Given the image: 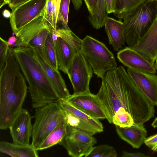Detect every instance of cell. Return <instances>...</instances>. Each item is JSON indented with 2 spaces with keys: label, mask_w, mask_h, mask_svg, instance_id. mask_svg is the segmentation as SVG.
Returning <instances> with one entry per match:
<instances>
[{
  "label": "cell",
  "mask_w": 157,
  "mask_h": 157,
  "mask_svg": "<svg viewBox=\"0 0 157 157\" xmlns=\"http://www.w3.org/2000/svg\"><path fill=\"white\" fill-rule=\"evenodd\" d=\"M96 94L101 101L110 123L115 113L125 111L134 123L144 124L154 117V106L140 89L122 66L107 72Z\"/></svg>",
  "instance_id": "obj_1"
},
{
  "label": "cell",
  "mask_w": 157,
  "mask_h": 157,
  "mask_svg": "<svg viewBox=\"0 0 157 157\" xmlns=\"http://www.w3.org/2000/svg\"><path fill=\"white\" fill-rule=\"evenodd\" d=\"M10 48L0 77V128H9L22 109L28 87L24 76Z\"/></svg>",
  "instance_id": "obj_2"
},
{
  "label": "cell",
  "mask_w": 157,
  "mask_h": 157,
  "mask_svg": "<svg viewBox=\"0 0 157 157\" xmlns=\"http://www.w3.org/2000/svg\"><path fill=\"white\" fill-rule=\"evenodd\" d=\"M14 56L27 81L34 108L59 101L60 99L43 68L36 58L33 48H13Z\"/></svg>",
  "instance_id": "obj_3"
},
{
  "label": "cell",
  "mask_w": 157,
  "mask_h": 157,
  "mask_svg": "<svg viewBox=\"0 0 157 157\" xmlns=\"http://www.w3.org/2000/svg\"><path fill=\"white\" fill-rule=\"evenodd\" d=\"M157 10V1L147 0L123 18L125 42L128 47L136 44L152 23Z\"/></svg>",
  "instance_id": "obj_4"
},
{
  "label": "cell",
  "mask_w": 157,
  "mask_h": 157,
  "mask_svg": "<svg viewBox=\"0 0 157 157\" xmlns=\"http://www.w3.org/2000/svg\"><path fill=\"white\" fill-rule=\"evenodd\" d=\"M34 117L31 145L37 150L49 134L65 119V117L63 110L57 101L36 108Z\"/></svg>",
  "instance_id": "obj_5"
},
{
  "label": "cell",
  "mask_w": 157,
  "mask_h": 157,
  "mask_svg": "<svg viewBox=\"0 0 157 157\" xmlns=\"http://www.w3.org/2000/svg\"><path fill=\"white\" fill-rule=\"evenodd\" d=\"M80 52L98 78L102 79L107 72L117 67L113 53L103 43L91 36L87 35L82 40Z\"/></svg>",
  "instance_id": "obj_6"
},
{
  "label": "cell",
  "mask_w": 157,
  "mask_h": 157,
  "mask_svg": "<svg viewBox=\"0 0 157 157\" xmlns=\"http://www.w3.org/2000/svg\"><path fill=\"white\" fill-rule=\"evenodd\" d=\"M63 109L67 130L76 129L93 136L103 131V127L99 119L75 107L64 99L58 101Z\"/></svg>",
  "instance_id": "obj_7"
},
{
  "label": "cell",
  "mask_w": 157,
  "mask_h": 157,
  "mask_svg": "<svg viewBox=\"0 0 157 157\" xmlns=\"http://www.w3.org/2000/svg\"><path fill=\"white\" fill-rule=\"evenodd\" d=\"M47 0H28L11 9L10 23L15 35L37 17L44 15Z\"/></svg>",
  "instance_id": "obj_8"
},
{
  "label": "cell",
  "mask_w": 157,
  "mask_h": 157,
  "mask_svg": "<svg viewBox=\"0 0 157 157\" xmlns=\"http://www.w3.org/2000/svg\"><path fill=\"white\" fill-rule=\"evenodd\" d=\"M92 68L80 52L74 58L67 73L72 85L74 94L89 93V84L93 76Z\"/></svg>",
  "instance_id": "obj_9"
},
{
  "label": "cell",
  "mask_w": 157,
  "mask_h": 157,
  "mask_svg": "<svg viewBox=\"0 0 157 157\" xmlns=\"http://www.w3.org/2000/svg\"><path fill=\"white\" fill-rule=\"evenodd\" d=\"M97 143L93 136L76 129L67 130V134L59 143L72 157L85 156Z\"/></svg>",
  "instance_id": "obj_10"
},
{
  "label": "cell",
  "mask_w": 157,
  "mask_h": 157,
  "mask_svg": "<svg viewBox=\"0 0 157 157\" xmlns=\"http://www.w3.org/2000/svg\"><path fill=\"white\" fill-rule=\"evenodd\" d=\"M65 100L75 107L91 117L99 120L106 119L102 104L96 94L90 92L73 94Z\"/></svg>",
  "instance_id": "obj_11"
},
{
  "label": "cell",
  "mask_w": 157,
  "mask_h": 157,
  "mask_svg": "<svg viewBox=\"0 0 157 157\" xmlns=\"http://www.w3.org/2000/svg\"><path fill=\"white\" fill-rule=\"evenodd\" d=\"M130 48L154 64L157 58V10L147 30L137 43Z\"/></svg>",
  "instance_id": "obj_12"
},
{
  "label": "cell",
  "mask_w": 157,
  "mask_h": 157,
  "mask_svg": "<svg viewBox=\"0 0 157 157\" xmlns=\"http://www.w3.org/2000/svg\"><path fill=\"white\" fill-rule=\"evenodd\" d=\"M32 126L31 117L28 111L22 108L9 128L13 143L22 145L30 144Z\"/></svg>",
  "instance_id": "obj_13"
},
{
  "label": "cell",
  "mask_w": 157,
  "mask_h": 157,
  "mask_svg": "<svg viewBox=\"0 0 157 157\" xmlns=\"http://www.w3.org/2000/svg\"><path fill=\"white\" fill-rule=\"evenodd\" d=\"M127 71L149 101L157 106V75L128 68Z\"/></svg>",
  "instance_id": "obj_14"
},
{
  "label": "cell",
  "mask_w": 157,
  "mask_h": 157,
  "mask_svg": "<svg viewBox=\"0 0 157 157\" xmlns=\"http://www.w3.org/2000/svg\"><path fill=\"white\" fill-rule=\"evenodd\" d=\"M119 61L128 68L146 73L154 74V64L130 47L119 50L117 54Z\"/></svg>",
  "instance_id": "obj_15"
},
{
  "label": "cell",
  "mask_w": 157,
  "mask_h": 157,
  "mask_svg": "<svg viewBox=\"0 0 157 157\" xmlns=\"http://www.w3.org/2000/svg\"><path fill=\"white\" fill-rule=\"evenodd\" d=\"M33 49L36 58L51 83L60 99L65 100L68 98L71 95L59 72L53 69L37 52Z\"/></svg>",
  "instance_id": "obj_16"
},
{
  "label": "cell",
  "mask_w": 157,
  "mask_h": 157,
  "mask_svg": "<svg viewBox=\"0 0 157 157\" xmlns=\"http://www.w3.org/2000/svg\"><path fill=\"white\" fill-rule=\"evenodd\" d=\"M49 26L43 15L37 17L22 28L16 35L17 40L15 47H26L43 29Z\"/></svg>",
  "instance_id": "obj_17"
},
{
  "label": "cell",
  "mask_w": 157,
  "mask_h": 157,
  "mask_svg": "<svg viewBox=\"0 0 157 157\" xmlns=\"http://www.w3.org/2000/svg\"><path fill=\"white\" fill-rule=\"evenodd\" d=\"M115 126L117 132L120 137L133 148H138L144 143L147 132L144 125L134 123L128 127Z\"/></svg>",
  "instance_id": "obj_18"
},
{
  "label": "cell",
  "mask_w": 157,
  "mask_h": 157,
  "mask_svg": "<svg viewBox=\"0 0 157 157\" xmlns=\"http://www.w3.org/2000/svg\"><path fill=\"white\" fill-rule=\"evenodd\" d=\"M55 46L59 69L67 74L74 58L80 52L59 37Z\"/></svg>",
  "instance_id": "obj_19"
},
{
  "label": "cell",
  "mask_w": 157,
  "mask_h": 157,
  "mask_svg": "<svg viewBox=\"0 0 157 157\" xmlns=\"http://www.w3.org/2000/svg\"><path fill=\"white\" fill-rule=\"evenodd\" d=\"M105 26L109 44L114 51L118 52L125 42L123 22L107 17Z\"/></svg>",
  "instance_id": "obj_20"
},
{
  "label": "cell",
  "mask_w": 157,
  "mask_h": 157,
  "mask_svg": "<svg viewBox=\"0 0 157 157\" xmlns=\"http://www.w3.org/2000/svg\"><path fill=\"white\" fill-rule=\"evenodd\" d=\"M37 151L30 144L22 145L5 141L0 142V152L12 157H38Z\"/></svg>",
  "instance_id": "obj_21"
},
{
  "label": "cell",
  "mask_w": 157,
  "mask_h": 157,
  "mask_svg": "<svg viewBox=\"0 0 157 157\" xmlns=\"http://www.w3.org/2000/svg\"><path fill=\"white\" fill-rule=\"evenodd\" d=\"M67 134L65 119L47 136L38 148V151L50 148L59 143Z\"/></svg>",
  "instance_id": "obj_22"
},
{
  "label": "cell",
  "mask_w": 157,
  "mask_h": 157,
  "mask_svg": "<svg viewBox=\"0 0 157 157\" xmlns=\"http://www.w3.org/2000/svg\"><path fill=\"white\" fill-rule=\"evenodd\" d=\"M147 0H116L113 13L118 18L123 19Z\"/></svg>",
  "instance_id": "obj_23"
},
{
  "label": "cell",
  "mask_w": 157,
  "mask_h": 157,
  "mask_svg": "<svg viewBox=\"0 0 157 157\" xmlns=\"http://www.w3.org/2000/svg\"><path fill=\"white\" fill-rule=\"evenodd\" d=\"M49 26L43 29L36 36L31 40L26 47L35 49L50 65L45 49V43L47 36L50 32Z\"/></svg>",
  "instance_id": "obj_24"
},
{
  "label": "cell",
  "mask_w": 157,
  "mask_h": 157,
  "mask_svg": "<svg viewBox=\"0 0 157 157\" xmlns=\"http://www.w3.org/2000/svg\"><path fill=\"white\" fill-rule=\"evenodd\" d=\"M108 14L105 0H98L97 6L94 13L89 15L88 19L94 28L99 29L105 26V21L108 17Z\"/></svg>",
  "instance_id": "obj_25"
},
{
  "label": "cell",
  "mask_w": 157,
  "mask_h": 157,
  "mask_svg": "<svg viewBox=\"0 0 157 157\" xmlns=\"http://www.w3.org/2000/svg\"><path fill=\"white\" fill-rule=\"evenodd\" d=\"M50 32L56 35L72 45L79 52H80L82 40L74 34L70 28H57L56 29L50 27Z\"/></svg>",
  "instance_id": "obj_26"
},
{
  "label": "cell",
  "mask_w": 157,
  "mask_h": 157,
  "mask_svg": "<svg viewBox=\"0 0 157 157\" xmlns=\"http://www.w3.org/2000/svg\"><path fill=\"white\" fill-rule=\"evenodd\" d=\"M61 0H47L44 18L54 29L57 28V19Z\"/></svg>",
  "instance_id": "obj_27"
},
{
  "label": "cell",
  "mask_w": 157,
  "mask_h": 157,
  "mask_svg": "<svg viewBox=\"0 0 157 157\" xmlns=\"http://www.w3.org/2000/svg\"><path fill=\"white\" fill-rule=\"evenodd\" d=\"M117 155L113 147L104 144L94 147L85 157H116Z\"/></svg>",
  "instance_id": "obj_28"
},
{
  "label": "cell",
  "mask_w": 157,
  "mask_h": 157,
  "mask_svg": "<svg viewBox=\"0 0 157 157\" xmlns=\"http://www.w3.org/2000/svg\"><path fill=\"white\" fill-rule=\"evenodd\" d=\"M45 49L50 65L55 70L59 71L55 46L50 32L48 34L46 40Z\"/></svg>",
  "instance_id": "obj_29"
},
{
  "label": "cell",
  "mask_w": 157,
  "mask_h": 157,
  "mask_svg": "<svg viewBox=\"0 0 157 157\" xmlns=\"http://www.w3.org/2000/svg\"><path fill=\"white\" fill-rule=\"evenodd\" d=\"M134 123L132 116L126 112H116L112 120V123L121 127H130Z\"/></svg>",
  "instance_id": "obj_30"
},
{
  "label": "cell",
  "mask_w": 157,
  "mask_h": 157,
  "mask_svg": "<svg viewBox=\"0 0 157 157\" xmlns=\"http://www.w3.org/2000/svg\"><path fill=\"white\" fill-rule=\"evenodd\" d=\"M70 0H61L57 23L61 25L62 27L68 28L67 25L69 7Z\"/></svg>",
  "instance_id": "obj_31"
},
{
  "label": "cell",
  "mask_w": 157,
  "mask_h": 157,
  "mask_svg": "<svg viewBox=\"0 0 157 157\" xmlns=\"http://www.w3.org/2000/svg\"><path fill=\"white\" fill-rule=\"evenodd\" d=\"M7 41L0 37V71L3 68L10 49Z\"/></svg>",
  "instance_id": "obj_32"
},
{
  "label": "cell",
  "mask_w": 157,
  "mask_h": 157,
  "mask_svg": "<svg viewBox=\"0 0 157 157\" xmlns=\"http://www.w3.org/2000/svg\"><path fill=\"white\" fill-rule=\"evenodd\" d=\"M144 143L152 151H157V133L145 139Z\"/></svg>",
  "instance_id": "obj_33"
},
{
  "label": "cell",
  "mask_w": 157,
  "mask_h": 157,
  "mask_svg": "<svg viewBox=\"0 0 157 157\" xmlns=\"http://www.w3.org/2000/svg\"><path fill=\"white\" fill-rule=\"evenodd\" d=\"M89 13V15L93 14L97 6L98 0H83Z\"/></svg>",
  "instance_id": "obj_34"
},
{
  "label": "cell",
  "mask_w": 157,
  "mask_h": 157,
  "mask_svg": "<svg viewBox=\"0 0 157 157\" xmlns=\"http://www.w3.org/2000/svg\"><path fill=\"white\" fill-rule=\"evenodd\" d=\"M116 0H105L106 7L108 14L114 12Z\"/></svg>",
  "instance_id": "obj_35"
},
{
  "label": "cell",
  "mask_w": 157,
  "mask_h": 157,
  "mask_svg": "<svg viewBox=\"0 0 157 157\" xmlns=\"http://www.w3.org/2000/svg\"><path fill=\"white\" fill-rule=\"evenodd\" d=\"M149 156L145 155L140 152H130L124 151L122 152L121 157H145Z\"/></svg>",
  "instance_id": "obj_36"
},
{
  "label": "cell",
  "mask_w": 157,
  "mask_h": 157,
  "mask_svg": "<svg viewBox=\"0 0 157 157\" xmlns=\"http://www.w3.org/2000/svg\"><path fill=\"white\" fill-rule=\"evenodd\" d=\"M28 0H10L8 4L11 9Z\"/></svg>",
  "instance_id": "obj_37"
},
{
  "label": "cell",
  "mask_w": 157,
  "mask_h": 157,
  "mask_svg": "<svg viewBox=\"0 0 157 157\" xmlns=\"http://www.w3.org/2000/svg\"><path fill=\"white\" fill-rule=\"evenodd\" d=\"M83 0H71L75 10H78L82 5Z\"/></svg>",
  "instance_id": "obj_38"
},
{
  "label": "cell",
  "mask_w": 157,
  "mask_h": 157,
  "mask_svg": "<svg viewBox=\"0 0 157 157\" xmlns=\"http://www.w3.org/2000/svg\"><path fill=\"white\" fill-rule=\"evenodd\" d=\"M17 40L16 37L14 36H12L9 37L7 41L8 44L9 46H12L15 45Z\"/></svg>",
  "instance_id": "obj_39"
},
{
  "label": "cell",
  "mask_w": 157,
  "mask_h": 157,
  "mask_svg": "<svg viewBox=\"0 0 157 157\" xmlns=\"http://www.w3.org/2000/svg\"><path fill=\"white\" fill-rule=\"evenodd\" d=\"M3 15L6 18H10L11 15V13L8 10H5L2 13Z\"/></svg>",
  "instance_id": "obj_40"
},
{
  "label": "cell",
  "mask_w": 157,
  "mask_h": 157,
  "mask_svg": "<svg viewBox=\"0 0 157 157\" xmlns=\"http://www.w3.org/2000/svg\"><path fill=\"white\" fill-rule=\"evenodd\" d=\"M151 126L154 128H157V117L154 119L151 124Z\"/></svg>",
  "instance_id": "obj_41"
},
{
  "label": "cell",
  "mask_w": 157,
  "mask_h": 157,
  "mask_svg": "<svg viewBox=\"0 0 157 157\" xmlns=\"http://www.w3.org/2000/svg\"><path fill=\"white\" fill-rule=\"evenodd\" d=\"M10 0H3V2L2 4L1 5L0 8L3 6V5L6 4H8Z\"/></svg>",
  "instance_id": "obj_42"
},
{
  "label": "cell",
  "mask_w": 157,
  "mask_h": 157,
  "mask_svg": "<svg viewBox=\"0 0 157 157\" xmlns=\"http://www.w3.org/2000/svg\"><path fill=\"white\" fill-rule=\"evenodd\" d=\"M154 66L156 70H157V58H156L155 60L154 63Z\"/></svg>",
  "instance_id": "obj_43"
}]
</instances>
